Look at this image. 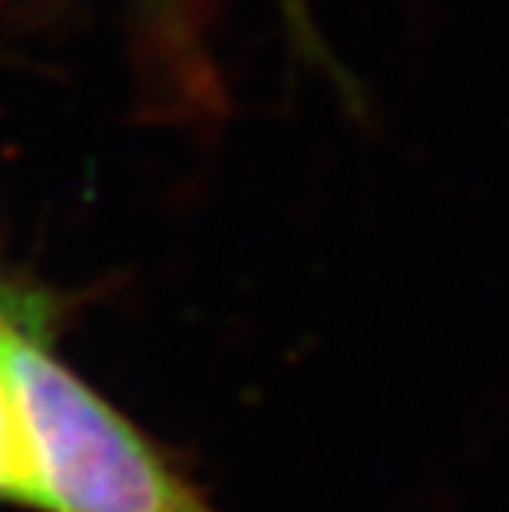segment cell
Listing matches in <instances>:
<instances>
[{"label":"cell","instance_id":"5b68a950","mask_svg":"<svg viewBox=\"0 0 509 512\" xmlns=\"http://www.w3.org/2000/svg\"><path fill=\"white\" fill-rule=\"evenodd\" d=\"M7 324H10V321L4 318V314H0V334H4V331H7Z\"/></svg>","mask_w":509,"mask_h":512},{"label":"cell","instance_id":"3957f363","mask_svg":"<svg viewBox=\"0 0 509 512\" xmlns=\"http://www.w3.org/2000/svg\"><path fill=\"white\" fill-rule=\"evenodd\" d=\"M139 14H143V27L153 30V34L166 43L162 53L172 57L176 50H186L179 43V37L189 30L186 20V0H136Z\"/></svg>","mask_w":509,"mask_h":512},{"label":"cell","instance_id":"7a4b0ae2","mask_svg":"<svg viewBox=\"0 0 509 512\" xmlns=\"http://www.w3.org/2000/svg\"><path fill=\"white\" fill-rule=\"evenodd\" d=\"M24 479V433H20L14 397H10L7 384L0 380V499H17L20 503Z\"/></svg>","mask_w":509,"mask_h":512},{"label":"cell","instance_id":"6da1fadb","mask_svg":"<svg viewBox=\"0 0 509 512\" xmlns=\"http://www.w3.org/2000/svg\"><path fill=\"white\" fill-rule=\"evenodd\" d=\"M0 380L24 433V496L40 512H222L126 413L63 367L40 334H0Z\"/></svg>","mask_w":509,"mask_h":512},{"label":"cell","instance_id":"277c9868","mask_svg":"<svg viewBox=\"0 0 509 512\" xmlns=\"http://www.w3.org/2000/svg\"><path fill=\"white\" fill-rule=\"evenodd\" d=\"M281 14H285V24L291 30V40L295 47L305 53L308 60L321 63V67H331V57H328V47L318 34V24H314L311 10H308V0H278Z\"/></svg>","mask_w":509,"mask_h":512}]
</instances>
